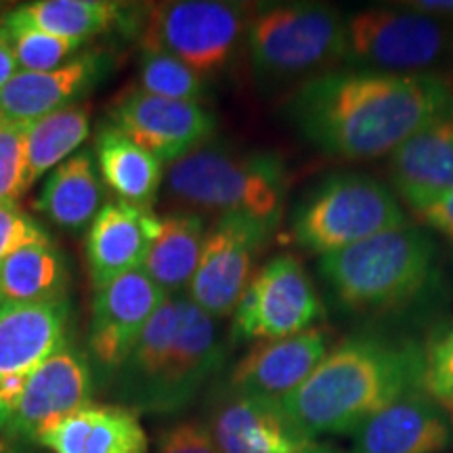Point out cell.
<instances>
[{
    "label": "cell",
    "mask_w": 453,
    "mask_h": 453,
    "mask_svg": "<svg viewBox=\"0 0 453 453\" xmlns=\"http://www.w3.org/2000/svg\"><path fill=\"white\" fill-rule=\"evenodd\" d=\"M0 309H3V300H0Z\"/></svg>",
    "instance_id": "60d3db41"
},
{
    "label": "cell",
    "mask_w": 453,
    "mask_h": 453,
    "mask_svg": "<svg viewBox=\"0 0 453 453\" xmlns=\"http://www.w3.org/2000/svg\"><path fill=\"white\" fill-rule=\"evenodd\" d=\"M403 7L453 21V0H411V3H403Z\"/></svg>",
    "instance_id": "74e56055"
},
{
    "label": "cell",
    "mask_w": 453,
    "mask_h": 453,
    "mask_svg": "<svg viewBox=\"0 0 453 453\" xmlns=\"http://www.w3.org/2000/svg\"><path fill=\"white\" fill-rule=\"evenodd\" d=\"M93 372L88 361L72 347H61L30 373L24 399L11 433L27 441H41L44 433L72 413L90 405Z\"/></svg>",
    "instance_id": "5bb4252c"
},
{
    "label": "cell",
    "mask_w": 453,
    "mask_h": 453,
    "mask_svg": "<svg viewBox=\"0 0 453 453\" xmlns=\"http://www.w3.org/2000/svg\"><path fill=\"white\" fill-rule=\"evenodd\" d=\"M166 191L170 200L191 211L219 212V217L246 214L275 223L286 174L271 156H240L206 143L170 164Z\"/></svg>",
    "instance_id": "5b68a950"
},
{
    "label": "cell",
    "mask_w": 453,
    "mask_h": 453,
    "mask_svg": "<svg viewBox=\"0 0 453 453\" xmlns=\"http://www.w3.org/2000/svg\"><path fill=\"white\" fill-rule=\"evenodd\" d=\"M3 122H4V120H3V116H0V124H3Z\"/></svg>",
    "instance_id": "ab89813d"
},
{
    "label": "cell",
    "mask_w": 453,
    "mask_h": 453,
    "mask_svg": "<svg viewBox=\"0 0 453 453\" xmlns=\"http://www.w3.org/2000/svg\"><path fill=\"white\" fill-rule=\"evenodd\" d=\"M208 428L220 453H303L313 443L277 403L237 393L214 407Z\"/></svg>",
    "instance_id": "e0dca14e"
},
{
    "label": "cell",
    "mask_w": 453,
    "mask_h": 453,
    "mask_svg": "<svg viewBox=\"0 0 453 453\" xmlns=\"http://www.w3.org/2000/svg\"><path fill=\"white\" fill-rule=\"evenodd\" d=\"M166 298L143 269L130 271L99 288L88 330V349L95 361L104 370H120Z\"/></svg>",
    "instance_id": "4fadbf2b"
},
{
    "label": "cell",
    "mask_w": 453,
    "mask_h": 453,
    "mask_svg": "<svg viewBox=\"0 0 453 453\" xmlns=\"http://www.w3.org/2000/svg\"><path fill=\"white\" fill-rule=\"evenodd\" d=\"M344 61L353 70L437 76L453 57V21L407 9H364L344 21Z\"/></svg>",
    "instance_id": "ba28073f"
},
{
    "label": "cell",
    "mask_w": 453,
    "mask_h": 453,
    "mask_svg": "<svg viewBox=\"0 0 453 453\" xmlns=\"http://www.w3.org/2000/svg\"><path fill=\"white\" fill-rule=\"evenodd\" d=\"M17 11L38 30L78 42L133 24L141 30L145 19L141 17L145 11L141 13L133 4L107 0H41L17 7Z\"/></svg>",
    "instance_id": "cb8c5ba5"
},
{
    "label": "cell",
    "mask_w": 453,
    "mask_h": 453,
    "mask_svg": "<svg viewBox=\"0 0 453 453\" xmlns=\"http://www.w3.org/2000/svg\"><path fill=\"white\" fill-rule=\"evenodd\" d=\"M420 355V390L453 416V321L430 334Z\"/></svg>",
    "instance_id": "4dcf8cb0"
},
{
    "label": "cell",
    "mask_w": 453,
    "mask_h": 453,
    "mask_svg": "<svg viewBox=\"0 0 453 453\" xmlns=\"http://www.w3.org/2000/svg\"><path fill=\"white\" fill-rule=\"evenodd\" d=\"M338 9L321 3H281L248 21L246 44L260 81L309 82L344 61L347 27Z\"/></svg>",
    "instance_id": "8992f818"
},
{
    "label": "cell",
    "mask_w": 453,
    "mask_h": 453,
    "mask_svg": "<svg viewBox=\"0 0 453 453\" xmlns=\"http://www.w3.org/2000/svg\"><path fill=\"white\" fill-rule=\"evenodd\" d=\"M321 317L313 280L292 254H280L252 275L234 311L237 340H280L309 330Z\"/></svg>",
    "instance_id": "30bf717a"
},
{
    "label": "cell",
    "mask_w": 453,
    "mask_h": 453,
    "mask_svg": "<svg viewBox=\"0 0 453 453\" xmlns=\"http://www.w3.org/2000/svg\"><path fill=\"white\" fill-rule=\"evenodd\" d=\"M160 231V217L147 208L118 200L105 203L87 235V260L95 290L118 277L141 269Z\"/></svg>",
    "instance_id": "2e32d148"
},
{
    "label": "cell",
    "mask_w": 453,
    "mask_h": 453,
    "mask_svg": "<svg viewBox=\"0 0 453 453\" xmlns=\"http://www.w3.org/2000/svg\"><path fill=\"white\" fill-rule=\"evenodd\" d=\"M65 286L64 257L50 240L26 243L0 265V300L4 304L65 300Z\"/></svg>",
    "instance_id": "484cf974"
},
{
    "label": "cell",
    "mask_w": 453,
    "mask_h": 453,
    "mask_svg": "<svg viewBox=\"0 0 453 453\" xmlns=\"http://www.w3.org/2000/svg\"><path fill=\"white\" fill-rule=\"evenodd\" d=\"M420 372L418 350L378 338H349L327 350L326 359L280 407L309 441L357 433L378 411L420 390Z\"/></svg>",
    "instance_id": "7a4b0ae2"
},
{
    "label": "cell",
    "mask_w": 453,
    "mask_h": 453,
    "mask_svg": "<svg viewBox=\"0 0 453 453\" xmlns=\"http://www.w3.org/2000/svg\"><path fill=\"white\" fill-rule=\"evenodd\" d=\"M141 90L164 99L197 101L203 95V76L177 57L162 50H143L139 70Z\"/></svg>",
    "instance_id": "f546056e"
},
{
    "label": "cell",
    "mask_w": 453,
    "mask_h": 453,
    "mask_svg": "<svg viewBox=\"0 0 453 453\" xmlns=\"http://www.w3.org/2000/svg\"><path fill=\"white\" fill-rule=\"evenodd\" d=\"M156 453H220L208 424L197 420L179 422L162 430Z\"/></svg>",
    "instance_id": "836d02e7"
},
{
    "label": "cell",
    "mask_w": 453,
    "mask_h": 453,
    "mask_svg": "<svg viewBox=\"0 0 453 453\" xmlns=\"http://www.w3.org/2000/svg\"><path fill=\"white\" fill-rule=\"evenodd\" d=\"M303 453H338V451H334V449H330V447H324V445H317L315 441L313 443H311L307 449H304Z\"/></svg>",
    "instance_id": "f35d334b"
},
{
    "label": "cell",
    "mask_w": 453,
    "mask_h": 453,
    "mask_svg": "<svg viewBox=\"0 0 453 453\" xmlns=\"http://www.w3.org/2000/svg\"><path fill=\"white\" fill-rule=\"evenodd\" d=\"M403 225V208L387 185L344 173L332 174L300 203L292 231L300 246L326 257Z\"/></svg>",
    "instance_id": "52a82bcc"
},
{
    "label": "cell",
    "mask_w": 453,
    "mask_h": 453,
    "mask_svg": "<svg viewBox=\"0 0 453 453\" xmlns=\"http://www.w3.org/2000/svg\"><path fill=\"white\" fill-rule=\"evenodd\" d=\"M105 59L84 53L50 72H17L0 88V116L4 122L32 124L81 99L104 73Z\"/></svg>",
    "instance_id": "d6986e66"
},
{
    "label": "cell",
    "mask_w": 453,
    "mask_h": 453,
    "mask_svg": "<svg viewBox=\"0 0 453 453\" xmlns=\"http://www.w3.org/2000/svg\"><path fill=\"white\" fill-rule=\"evenodd\" d=\"M30 373L32 372H19L0 376V430H9L13 424L21 399H24Z\"/></svg>",
    "instance_id": "d590c367"
},
{
    "label": "cell",
    "mask_w": 453,
    "mask_h": 453,
    "mask_svg": "<svg viewBox=\"0 0 453 453\" xmlns=\"http://www.w3.org/2000/svg\"><path fill=\"white\" fill-rule=\"evenodd\" d=\"M38 443L53 453H147L145 428L137 411L124 405H93L72 413Z\"/></svg>",
    "instance_id": "44dd1931"
},
{
    "label": "cell",
    "mask_w": 453,
    "mask_h": 453,
    "mask_svg": "<svg viewBox=\"0 0 453 453\" xmlns=\"http://www.w3.org/2000/svg\"><path fill=\"white\" fill-rule=\"evenodd\" d=\"M327 355V338L317 327L280 340H263L237 361L231 388L237 395L280 405Z\"/></svg>",
    "instance_id": "9a60e30c"
},
{
    "label": "cell",
    "mask_w": 453,
    "mask_h": 453,
    "mask_svg": "<svg viewBox=\"0 0 453 453\" xmlns=\"http://www.w3.org/2000/svg\"><path fill=\"white\" fill-rule=\"evenodd\" d=\"M206 226L197 212L180 211L160 219V231L141 269L166 296L189 288L200 265Z\"/></svg>",
    "instance_id": "603a6c76"
},
{
    "label": "cell",
    "mask_w": 453,
    "mask_h": 453,
    "mask_svg": "<svg viewBox=\"0 0 453 453\" xmlns=\"http://www.w3.org/2000/svg\"><path fill=\"white\" fill-rule=\"evenodd\" d=\"M101 174L111 191L130 206L151 211L164 180V164L107 124L95 139Z\"/></svg>",
    "instance_id": "d4e9b609"
},
{
    "label": "cell",
    "mask_w": 453,
    "mask_h": 453,
    "mask_svg": "<svg viewBox=\"0 0 453 453\" xmlns=\"http://www.w3.org/2000/svg\"><path fill=\"white\" fill-rule=\"evenodd\" d=\"M0 21H3L4 30L9 32L17 64L24 67V72L57 70L82 44L78 41H70V38L53 36V34L38 30L17 9L9 11Z\"/></svg>",
    "instance_id": "f1b7e54d"
},
{
    "label": "cell",
    "mask_w": 453,
    "mask_h": 453,
    "mask_svg": "<svg viewBox=\"0 0 453 453\" xmlns=\"http://www.w3.org/2000/svg\"><path fill=\"white\" fill-rule=\"evenodd\" d=\"M388 168L403 202L453 191V116L430 122L396 147Z\"/></svg>",
    "instance_id": "7402d4cb"
},
{
    "label": "cell",
    "mask_w": 453,
    "mask_h": 453,
    "mask_svg": "<svg viewBox=\"0 0 453 453\" xmlns=\"http://www.w3.org/2000/svg\"><path fill=\"white\" fill-rule=\"evenodd\" d=\"M288 113L326 154L373 160L393 154L430 122L453 116V87L441 76L349 67L300 84Z\"/></svg>",
    "instance_id": "6da1fadb"
},
{
    "label": "cell",
    "mask_w": 453,
    "mask_h": 453,
    "mask_svg": "<svg viewBox=\"0 0 453 453\" xmlns=\"http://www.w3.org/2000/svg\"><path fill=\"white\" fill-rule=\"evenodd\" d=\"M248 7L223 0H177L145 9L141 49L162 50L202 76L223 70L248 30Z\"/></svg>",
    "instance_id": "9c48e42d"
},
{
    "label": "cell",
    "mask_w": 453,
    "mask_h": 453,
    "mask_svg": "<svg viewBox=\"0 0 453 453\" xmlns=\"http://www.w3.org/2000/svg\"><path fill=\"white\" fill-rule=\"evenodd\" d=\"M434 242L418 226H396L330 252L319 273L344 309L355 313L407 304L433 275Z\"/></svg>",
    "instance_id": "277c9868"
},
{
    "label": "cell",
    "mask_w": 453,
    "mask_h": 453,
    "mask_svg": "<svg viewBox=\"0 0 453 453\" xmlns=\"http://www.w3.org/2000/svg\"><path fill=\"white\" fill-rule=\"evenodd\" d=\"M405 203L420 223L433 226L434 231L453 242V191L441 196L416 197V200H407Z\"/></svg>",
    "instance_id": "e575fe53"
},
{
    "label": "cell",
    "mask_w": 453,
    "mask_h": 453,
    "mask_svg": "<svg viewBox=\"0 0 453 453\" xmlns=\"http://www.w3.org/2000/svg\"><path fill=\"white\" fill-rule=\"evenodd\" d=\"M67 303L4 304L0 309V376L34 372L65 344Z\"/></svg>",
    "instance_id": "ffe728a7"
},
{
    "label": "cell",
    "mask_w": 453,
    "mask_h": 453,
    "mask_svg": "<svg viewBox=\"0 0 453 453\" xmlns=\"http://www.w3.org/2000/svg\"><path fill=\"white\" fill-rule=\"evenodd\" d=\"M90 133L88 105L73 104L64 110L49 113L41 120L27 124L26 139V185L30 187L61 164L76 147L87 141Z\"/></svg>",
    "instance_id": "83f0119b"
},
{
    "label": "cell",
    "mask_w": 453,
    "mask_h": 453,
    "mask_svg": "<svg viewBox=\"0 0 453 453\" xmlns=\"http://www.w3.org/2000/svg\"><path fill=\"white\" fill-rule=\"evenodd\" d=\"M273 223L246 214H223L203 237L200 265L189 283V298L203 313L229 317L252 280L254 260Z\"/></svg>",
    "instance_id": "8fae6325"
},
{
    "label": "cell",
    "mask_w": 453,
    "mask_h": 453,
    "mask_svg": "<svg viewBox=\"0 0 453 453\" xmlns=\"http://www.w3.org/2000/svg\"><path fill=\"white\" fill-rule=\"evenodd\" d=\"M110 116L113 128L168 166L206 145L214 133V116L202 104L156 97L141 88L124 93Z\"/></svg>",
    "instance_id": "7c38bea8"
},
{
    "label": "cell",
    "mask_w": 453,
    "mask_h": 453,
    "mask_svg": "<svg viewBox=\"0 0 453 453\" xmlns=\"http://www.w3.org/2000/svg\"><path fill=\"white\" fill-rule=\"evenodd\" d=\"M42 240H49V235L41 229V225L34 223L13 202H0V265L17 248Z\"/></svg>",
    "instance_id": "d6a6232c"
},
{
    "label": "cell",
    "mask_w": 453,
    "mask_h": 453,
    "mask_svg": "<svg viewBox=\"0 0 453 453\" xmlns=\"http://www.w3.org/2000/svg\"><path fill=\"white\" fill-rule=\"evenodd\" d=\"M449 424L422 390H411L378 411L355 433L353 453H443Z\"/></svg>",
    "instance_id": "ac0fdd59"
},
{
    "label": "cell",
    "mask_w": 453,
    "mask_h": 453,
    "mask_svg": "<svg viewBox=\"0 0 453 453\" xmlns=\"http://www.w3.org/2000/svg\"><path fill=\"white\" fill-rule=\"evenodd\" d=\"M27 124H0V202H13L26 194Z\"/></svg>",
    "instance_id": "1f68e13d"
},
{
    "label": "cell",
    "mask_w": 453,
    "mask_h": 453,
    "mask_svg": "<svg viewBox=\"0 0 453 453\" xmlns=\"http://www.w3.org/2000/svg\"><path fill=\"white\" fill-rule=\"evenodd\" d=\"M223 359L212 317L187 296H168L118 370V396L133 411L177 413L191 405Z\"/></svg>",
    "instance_id": "3957f363"
},
{
    "label": "cell",
    "mask_w": 453,
    "mask_h": 453,
    "mask_svg": "<svg viewBox=\"0 0 453 453\" xmlns=\"http://www.w3.org/2000/svg\"><path fill=\"white\" fill-rule=\"evenodd\" d=\"M101 185L88 151L61 162L44 183L36 208L57 226L81 231L97 217Z\"/></svg>",
    "instance_id": "4316f807"
},
{
    "label": "cell",
    "mask_w": 453,
    "mask_h": 453,
    "mask_svg": "<svg viewBox=\"0 0 453 453\" xmlns=\"http://www.w3.org/2000/svg\"><path fill=\"white\" fill-rule=\"evenodd\" d=\"M17 70H19V64H17L13 42H11L9 32L4 30L3 21H0V88L13 81Z\"/></svg>",
    "instance_id": "8d00e7d4"
}]
</instances>
